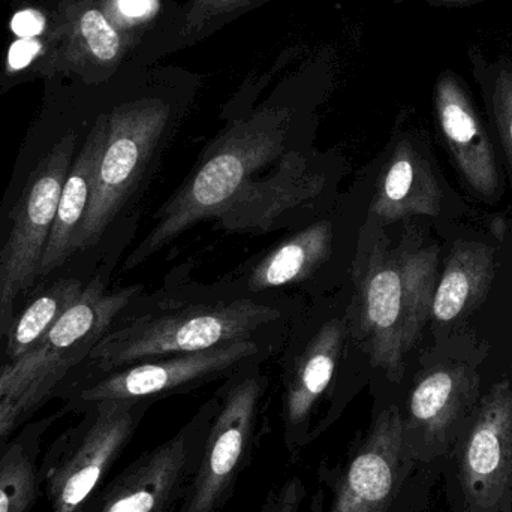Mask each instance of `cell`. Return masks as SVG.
Here are the masks:
<instances>
[{
	"instance_id": "f1b7e54d",
	"label": "cell",
	"mask_w": 512,
	"mask_h": 512,
	"mask_svg": "<svg viewBox=\"0 0 512 512\" xmlns=\"http://www.w3.org/2000/svg\"><path fill=\"white\" fill-rule=\"evenodd\" d=\"M117 6L125 17L137 20L147 17L152 8V0H117Z\"/></svg>"
},
{
	"instance_id": "30bf717a",
	"label": "cell",
	"mask_w": 512,
	"mask_h": 512,
	"mask_svg": "<svg viewBox=\"0 0 512 512\" xmlns=\"http://www.w3.org/2000/svg\"><path fill=\"white\" fill-rule=\"evenodd\" d=\"M265 388L267 378L259 364L225 381L216 394L203 454L179 512H219L230 501L251 457Z\"/></svg>"
},
{
	"instance_id": "5b68a950",
	"label": "cell",
	"mask_w": 512,
	"mask_h": 512,
	"mask_svg": "<svg viewBox=\"0 0 512 512\" xmlns=\"http://www.w3.org/2000/svg\"><path fill=\"white\" fill-rule=\"evenodd\" d=\"M451 512H512V381L480 397L442 462Z\"/></svg>"
},
{
	"instance_id": "ac0fdd59",
	"label": "cell",
	"mask_w": 512,
	"mask_h": 512,
	"mask_svg": "<svg viewBox=\"0 0 512 512\" xmlns=\"http://www.w3.org/2000/svg\"><path fill=\"white\" fill-rule=\"evenodd\" d=\"M442 197L432 165L411 138L403 137L382 165L366 216L384 228L412 216L436 218Z\"/></svg>"
},
{
	"instance_id": "83f0119b",
	"label": "cell",
	"mask_w": 512,
	"mask_h": 512,
	"mask_svg": "<svg viewBox=\"0 0 512 512\" xmlns=\"http://www.w3.org/2000/svg\"><path fill=\"white\" fill-rule=\"evenodd\" d=\"M41 42L35 38H20L9 48L8 63L12 69H24L41 51Z\"/></svg>"
},
{
	"instance_id": "3957f363",
	"label": "cell",
	"mask_w": 512,
	"mask_h": 512,
	"mask_svg": "<svg viewBox=\"0 0 512 512\" xmlns=\"http://www.w3.org/2000/svg\"><path fill=\"white\" fill-rule=\"evenodd\" d=\"M283 352V442L295 454L333 426L370 369L358 364L366 354L352 334L349 280L300 313Z\"/></svg>"
},
{
	"instance_id": "d4e9b609",
	"label": "cell",
	"mask_w": 512,
	"mask_h": 512,
	"mask_svg": "<svg viewBox=\"0 0 512 512\" xmlns=\"http://www.w3.org/2000/svg\"><path fill=\"white\" fill-rule=\"evenodd\" d=\"M255 0H189L186 8L183 35L194 36L203 32L216 18L246 8Z\"/></svg>"
},
{
	"instance_id": "7402d4cb",
	"label": "cell",
	"mask_w": 512,
	"mask_h": 512,
	"mask_svg": "<svg viewBox=\"0 0 512 512\" xmlns=\"http://www.w3.org/2000/svg\"><path fill=\"white\" fill-rule=\"evenodd\" d=\"M469 62L486 93L512 171V57L489 60L480 51L471 50Z\"/></svg>"
},
{
	"instance_id": "603a6c76",
	"label": "cell",
	"mask_w": 512,
	"mask_h": 512,
	"mask_svg": "<svg viewBox=\"0 0 512 512\" xmlns=\"http://www.w3.org/2000/svg\"><path fill=\"white\" fill-rule=\"evenodd\" d=\"M38 495L33 463L23 451H8L0 462V512H27Z\"/></svg>"
},
{
	"instance_id": "277c9868",
	"label": "cell",
	"mask_w": 512,
	"mask_h": 512,
	"mask_svg": "<svg viewBox=\"0 0 512 512\" xmlns=\"http://www.w3.org/2000/svg\"><path fill=\"white\" fill-rule=\"evenodd\" d=\"M294 111L265 107L228 126L204 150L194 170L173 197L159 209L146 239L125 262L126 270L140 265L177 237L213 216L248 183L274 167L292 150Z\"/></svg>"
},
{
	"instance_id": "5bb4252c",
	"label": "cell",
	"mask_w": 512,
	"mask_h": 512,
	"mask_svg": "<svg viewBox=\"0 0 512 512\" xmlns=\"http://www.w3.org/2000/svg\"><path fill=\"white\" fill-rule=\"evenodd\" d=\"M348 210L349 206L340 210L334 204L315 221L298 228L270 251L239 268L219 288L246 297H280L279 291L289 286L316 282L319 273L334 261L340 246L357 243L358 233L352 236V225H358L357 218H351L346 213Z\"/></svg>"
},
{
	"instance_id": "7c38bea8",
	"label": "cell",
	"mask_w": 512,
	"mask_h": 512,
	"mask_svg": "<svg viewBox=\"0 0 512 512\" xmlns=\"http://www.w3.org/2000/svg\"><path fill=\"white\" fill-rule=\"evenodd\" d=\"M280 342H237L195 354L150 358L104 373L81 391L78 400L96 406L102 402L131 400L155 402L173 394L188 393L218 379L267 360Z\"/></svg>"
},
{
	"instance_id": "44dd1931",
	"label": "cell",
	"mask_w": 512,
	"mask_h": 512,
	"mask_svg": "<svg viewBox=\"0 0 512 512\" xmlns=\"http://www.w3.org/2000/svg\"><path fill=\"white\" fill-rule=\"evenodd\" d=\"M84 285L78 279H59L30 303V306L12 322L9 328L6 357L18 360L29 352L63 313L83 294Z\"/></svg>"
},
{
	"instance_id": "4fadbf2b",
	"label": "cell",
	"mask_w": 512,
	"mask_h": 512,
	"mask_svg": "<svg viewBox=\"0 0 512 512\" xmlns=\"http://www.w3.org/2000/svg\"><path fill=\"white\" fill-rule=\"evenodd\" d=\"M216 403L215 396L173 438L138 457L90 512H179L197 472Z\"/></svg>"
},
{
	"instance_id": "7a4b0ae2",
	"label": "cell",
	"mask_w": 512,
	"mask_h": 512,
	"mask_svg": "<svg viewBox=\"0 0 512 512\" xmlns=\"http://www.w3.org/2000/svg\"><path fill=\"white\" fill-rule=\"evenodd\" d=\"M303 310L283 297H246L222 288L189 300L167 298L113 325L86 360L108 373L150 358L195 354L230 343H283Z\"/></svg>"
},
{
	"instance_id": "9c48e42d",
	"label": "cell",
	"mask_w": 512,
	"mask_h": 512,
	"mask_svg": "<svg viewBox=\"0 0 512 512\" xmlns=\"http://www.w3.org/2000/svg\"><path fill=\"white\" fill-rule=\"evenodd\" d=\"M173 119L171 105L143 98L108 114L107 140L86 215L71 242L72 255L98 245L153 161Z\"/></svg>"
},
{
	"instance_id": "2e32d148",
	"label": "cell",
	"mask_w": 512,
	"mask_h": 512,
	"mask_svg": "<svg viewBox=\"0 0 512 512\" xmlns=\"http://www.w3.org/2000/svg\"><path fill=\"white\" fill-rule=\"evenodd\" d=\"M150 402L114 400L95 406V414L71 456L50 481L53 512H77L86 504L137 432Z\"/></svg>"
},
{
	"instance_id": "52a82bcc",
	"label": "cell",
	"mask_w": 512,
	"mask_h": 512,
	"mask_svg": "<svg viewBox=\"0 0 512 512\" xmlns=\"http://www.w3.org/2000/svg\"><path fill=\"white\" fill-rule=\"evenodd\" d=\"M140 291L141 286H128L108 292L101 279L84 286L80 298L29 352L0 369V400H14L27 411L44 399L86 360Z\"/></svg>"
},
{
	"instance_id": "8992f818",
	"label": "cell",
	"mask_w": 512,
	"mask_h": 512,
	"mask_svg": "<svg viewBox=\"0 0 512 512\" xmlns=\"http://www.w3.org/2000/svg\"><path fill=\"white\" fill-rule=\"evenodd\" d=\"M441 471L442 462L418 465L403 438L399 405L387 403L349 456L328 512H420Z\"/></svg>"
},
{
	"instance_id": "4316f807",
	"label": "cell",
	"mask_w": 512,
	"mask_h": 512,
	"mask_svg": "<svg viewBox=\"0 0 512 512\" xmlns=\"http://www.w3.org/2000/svg\"><path fill=\"white\" fill-rule=\"evenodd\" d=\"M11 29L18 38H35L45 29V17L38 9H23L12 17Z\"/></svg>"
},
{
	"instance_id": "ffe728a7",
	"label": "cell",
	"mask_w": 512,
	"mask_h": 512,
	"mask_svg": "<svg viewBox=\"0 0 512 512\" xmlns=\"http://www.w3.org/2000/svg\"><path fill=\"white\" fill-rule=\"evenodd\" d=\"M495 279V251L484 243L459 242L451 249L441 280L436 283L432 318L451 322L477 309Z\"/></svg>"
},
{
	"instance_id": "9a60e30c",
	"label": "cell",
	"mask_w": 512,
	"mask_h": 512,
	"mask_svg": "<svg viewBox=\"0 0 512 512\" xmlns=\"http://www.w3.org/2000/svg\"><path fill=\"white\" fill-rule=\"evenodd\" d=\"M480 391V376L465 364L435 367L415 382L399 408L403 438L418 465L444 462Z\"/></svg>"
},
{
	"instance_id": "e0dca14e",
	"label": "cell",
	"mask_w": 512,
	"mask_h": 512,
	"mask_svg": "<svg viewBox=\"0 0 512 512\" xmlns=\"http://www.w3.org/2000/svg\"><path fill=\"white\" fill-rule=\"evenodd\" d=\"M435 110L445 144L475 194L495 201L501 177L495 147L468 89L454 72H442L436 83Z\"/></svg>"
},
{
	"instance_id": "6da1fadb",
	"label": "cell",
	"mask_w": 512,
	"mask_h": 512,
	"mask_svg": "<svg viewBox=\"0 0 512 512\" xmlns=\"http://www.w3.org/2000/svg\"><path fill=\"white\" fill-rule=\"evenodd\" d=\"M438 249L393 246L387 228L364 218L351 267L352 334L370 369L400 384L406 357L432 315Z\"/></svg>"
},
{
	"instance_id": "f546056e",
	"label": "cell",
	"mask_w": 512,
	"mask_h": 512,
	"mask_svg": "<svg viewBox=\"0 0 512 512\" xmlns=\"http://www.w3.org/2000/svg\"><path fill=\"white\" fill-rule=\"evenodd\" d=\"M430 5L445 6V8H459V6L472 5L480 0H427Z\"/></svg>"
},
{
	"instance_id": "d6986e66",
	"label": "cell",
	"mask_w": 512,
	"mask_h": 512,
	"mask_svg": "<svg viewBox=\"0 0 512 512\" xmlns=\"http://www.w3.org/2000/svg\"><path fill=\"white\" fill-rule=\"evenodd\" d=\"M108 114H102L93 126L77 158L72 161L68 176L60 191L56 216L45 245L39 276L45 277L62 267L72 255L71 242L86 215L96 171L107 140Z\"/></svg>"
},
{
	"instance_id": "8fae6325",
	"label": "cell",
	"mask_w": 512,
	"mask_h": 512,
	"mask_svg": "<svg viewBox=\"0 0 512 512\" xmlns=\"http://www.w3.org/2000/svg\"><path fill=\"white\" fill-rule=\"evenodd\" d=\"M74 132L66 134L36 165L26 191L12 210V227L0 252V340L12 325L14 303L32 288L56 216L60 191L75 150Z\"/></svg>"
},
{
	"instance_id": "cb8c5ba5",
	"label": "cell",
	"mask_w": 512,
	"mask_h": 512,
	"mask_svg": "<svg viewBox=\"0 0 512 512\" xmlns=\"http://www.w3.org/2000/svg\"><path fill=\"white\" fill-rule=\"evenodd\" d=\"M78 32L87 53L99 65H113L125 50V39L101 9L87 8L78 21Z\"/></svg>"
},
{
	"instance_id": "ba28073f",
	"label": "cell",
	"mask_w": 512,
	"mask_h": 512,
	"mask_svg": "<svg viewBox=\"0 0 512 512\" xmlns=\"http://www.w3.org/2000/svg\"><path fill=\"white\" fill-rule=\"evenodd\" d=\"M340 162L316 150H292L240 189L213 221L227 233L267 234L309 224L336 204Z\"/></svg>"
},
{
	"instance_id": "484cf974",
	"label": "cell",
	"mask_w": 512,
	"mask_h": 512,
	"mask_svg": "<svg viewBox=\"0 0 512 512\" xmlns=\"http://www.w3.org/2000/svg\"><path fill=\"white\" fill-rule=\"evenodd\" d=\"M306 489L300 478H289L280 489L274 490L259 512H306Z\"/></svg>"
}]
</instances>
